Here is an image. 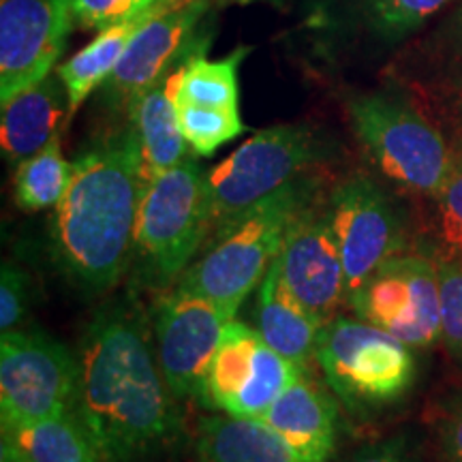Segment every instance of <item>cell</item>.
Here are the masks:
<instances>
[{"instance_id":"31","label":"cell","mask_w":462,"mask_h":462,"mask_svg":"<svg viewBox=\"0 0 462 462\" xmlns=\"http://www.w3.org/2000/svg\"><path fill=\"white\" fill-rule=\"evenodd\" d=\"M345 462H420L407 437L398 435L357 449Z\"/></svg>"},{"instance_id":"3","label":"cell","mask_w":462,"mask_h":462,"mask_svg":"<svg viewBox=\"0 0 462 462\" xmlns=\"http://www.w3.org/2000/svg\"><path fill=\"white\" fill-rule=\"evenodd\" d=\"M313 187L300 178L210 231L201 255L176 287L204 296L236 317L281 255L289 225L310 201Z\"/></svg>"},{"instance_id":"5","label":"cell","mask_w":462,"mask_h":462,"mask_svg":"<svg viewBox=\"0 0 462 462\" xmlns=\"http://www.w3.org/2000/svg\"><path fill=\"white\" fill-rule=\"evenodd\" d=\"M351 126L379 171L411 193L435 198L452 165L443 133L402 95L390 90L346 101Z\"/></svg>"},{"instance_id":"4","label":"cell","mask_w":462,"mask_h":462,"mask_svg":"<svg viewBox=\"0 0 462 462\" xmlns=\"http://www.w3.org/2000/svg\"><path fill=\"white\" fill-rule=\"evenodd\" d=\"M210 231L208 171L187 157L143 187L133 255L148 282L167 287L193 263Z\"/></svg>"},{"instance_id":"9","label":"cell","mask_w":462,"mask_h":462,"mask_svg":"<svg viewBox=\"0 0 462 462\" xmlns=\"http://www.w3.org/2000/svg\"><path fill=\"white\" fill-rule=\"evenodd\" d=\"M346 302L357 319L411 349H426L441 338V282L437 262L424 255L388 257Z\"/></svg>"},{"instance_id":"29","label":"cell","mask_w":462,"mask_h":462,"mask_svg":"<svg viewBox=\"0 0 462 462\" xmlns=\"http://www.w3.org/2000/svg\"><path fill=\"white\" fill-rule=\"evenodd\" d=\"M165 0H73L75 22L82 28H103L131 20Z\"/></svg>"},{"instance_id":"20","label":"cell","mask_w":462,"mask_h":462,"mask_svg":"<svg viewBox=\"0 0 462 462\" xmlns=\"http://www.w3.org/2000/svg\"><path fill=\"white\" fill-rule=\"evenodd\" d=\"M199 462H300L263 420L212 415L199 424Z\"/></svg>"},{"instance_id":"17","label":"cell","mask_w":462,"mask_h":462,"mask_svg":"<svg viewBox=\"0 0 462 462\" xmlns=\"http://www.w3.org/2000/svg\"><path fill=\"white\" fill-rule=\"evenodd\" d=\"M255 330L276 354L302 371H309L310 362L317 360L323 323L289 291L279 257L257 287Z\"/></svg>"},{"instance_id":"1","label":"cell","mask_w":462,"mask_h":462,"mask_svg":"<svg viewBox=\"0 0 462 462\" xmlns=\"http://www.w3.org/2000/svg\"><path fill=\"white\" fill-rule=\"evenodd\" d=\"M173 398L135 310H99L79 345L73 411L107 462L142 458L178 439Z\"/></svg>"},{"instance_id":"32","label":"cell","mask_w":462,"mask_h":462,"mask_svg":"<svg viewBox=\"0 0 462 462\" xmlns=\"http://www.w3.org/2000/svg\"><path fill=\"white\" fill-rule=\"evenodd\" d=\"M441 449L448 462H462V396L452 401L439 426Z\"/></svg>"},{"instance_id":"15","label":"cell","mask_w":462,"mask_h":462,"mask_svg":"<svg viewBox=\"0 0 462 462\" xmlns=\"http://www.w3.org/2000/svg\"><path fill=\"white\" fill-rule=\"evenodd\" d=\"M281 273L289 291L319 319H334L346 300L345 263L326 208L310 206L298 212L289 225L279 255Z\"/></svg>"},{"instance_id":"10","label":"cell","mask_w":462,"mask_h":462,"mask_svg":"<svg viewBox=\"0 0 462 462\" xmlns=\"http://www.w3.org/2000/svg\"><path fill=\"white\" fill-rule=\"evenodd\" d=\"M78 357L43 332L14 330L0 338L3 424L37 421L73 411Z\"/></svg>"},{"instance_id":"6","label":"cell","mask_w":462,"mask_h":462,"mask_svg":"<svg viewBox=\"0 0 462 462\" xmlns=\"http://www.w3.org/2000/svg\"><path fill=\"white\" fill-rule=\"evenodd\" d=\"M317 362L349 413L390 407L407 396L415 379L411 346L349 317H334L323 326Z\"/></svg>"},{"instance_id":"34","label":"cell","mask_w":462,"mask_h":462,"mask_svg":"<svg viewBox=\"0 0 462 462\" xmlns=\"http://www.w3.org/2000/svg\"><path fill=\"white\" fill-rule=\"evenodd\" d=\"M448 116L454 129V142L462 143V88H449Z\"/></svg>"},{"instance_id":"2","label":"cell","mask_w":462,"mask_h":462,"mask_svg":"<svg viewBox=\"0 0 462 462\" xmlns=\"http://www.w3.org/2000/svg\"><path fill=\"white\" fill-rule=\"evenodd\" d=\"M143 184L131 125L73 161L71 182L54 208L51 242L58 263L78 287L106 291L125 274Z\"/></svg>"},{"instance_id":"24","label":"cell","mask_w":462,"mask_h":462,"mask_svg":"<svg viewBox=\"0 0 462 462\" xmlns=\"http://www.w3.org/2000/svg\"><path fill=\"white\" fill-rule=\"evenodd\" d=\"M73 163L62 157L60 131H58L48 146L17 165L14 178L17 206L26 212L56 208L67 193Z\"/></svg>"},{"instance_id":"25","label":"cell","mask_w":462,"mask_h":462,"mask_svg":"<svg viewBox=\"0 0 462 462\" xmlns=\"http://www.w3.org/2000/svg\"><path fill=\"white\" fill-rule=\"evenodd\" d=\"M432 199L430 238L437 262L462 265V143H452V165Z\"/></svg>"},{"instance_id":"33","label":"cell","mask_w":462,"mask_h":462,"mask_svg":"<svg viewBox=\"0 0 462 462\" xmlns=\"http://www.w3.org/2000/svg\"><path fill=\"white\" fill-rule=\"evenodd\" d=\"M448 88H462V7L456 11L446 39Z\"/></svg>"},{"instance_id":"13","label":"cell","mask_w":462,"mask_h":462,"mask_svg":"<svg viewBox=\"0 0 462 462\" xmlns=\"http://www.w3.org/2000/svg\"><path fill=\"white\" fill-rule=\"evenodd\" d=\"M234 315L204 296L176 287L154 309V338L163 377L176 398H199L212 356Z\"/></svg>"},{"instance_id":"7","label":"cell","mask_w":462,"mask_h":462,"mask_svg":"<svg viewBox=\"0 0 462 462\" xmlns=\"http://www.w3.org/2000/svg\"><path fill=\"white\" fill-rule=\"evenodd\" d=\"M321 157L323 142L313 126L279 125L255 133L208 171L212 229L300 180Z\"/></svg>"},{"instance_id":"22","label":"cell","mask_w":462,"mask_h":462,"mask_svg":"<svg viewBox=\"0 0 462 462\" xmlns=\"http://www.w3.org/2000/svg\"><path fill=\"white\" fill-rule=\"evenodd\" d=\"M157 7L137 17H131V20L103 28L95 42L86 45L82 51L69 58L65 65L56 69L58 78L62 79L67 88L69 116L78 112V107L88 99L92 92L101 88L103 82L114 73V69L118 67L126 48H129L133 34L140 31V26L157 11Z\"/></svg>"},{"instance_id":"23","label":"cell","mask_w":462,"mask_h":462,"mask_svg":"<svg viewBox=\"0 0 462 462\" xmlns=\"http://www.w3.org/2000/svg\"><path fill=\"white\" fill-rule=\"evenodd\" d=\"M251 48L234 50L221 60L193 56L178 73L173 101L212 109H238V69Z\"/></svg>"},{"instance_id":"8","label":"cell","mask_w":462,"mask_h":462,"mask_svg":"<svg viewBox=\"0 0 462 462\" xmlns=\"http://www.w3.org/2000/svg\"><path fill=\"white\" fill-rule=\"evenodd\" d=\"M210 0H165L133 34L123 60L103 82V103L126 109L133 101L161 82L167 73L193 56L206 54L212 34L204 28Z\"/></svg>"},{"instance_id":"19","label":"cell","mask_w":462,"mask_h":462,"mask_svg":"<svg viewBox=\"0 0 462 462\" xmlns=\"http://www.w3.org/2000/svg\"><path fill=\"white\" fill-rule=\"evenodd\" d=\"M187 62L167 73L152 88L142 92L129 107L131 129L140 146L143 182L152 180L154 176L187 159L189 143L178 125L176 103H173V86Z\"/></svg>"},{"instance_id":"12","label":"cell","mask_w":462,"mask_h":462,"mask_svg":"<svg viewBox=\"0 0 462 462\" xmlns=\"http://www.w3.org/2000/svg\"><path fill=\"white\" fill-rule=\"evenodd\" d=\"M326 212L343 255L349 298L379 263L402 251V218L385 190L364 173H351L332 189Z\"/></svg>"},{"instance_id":"21","label":"cell","mask_w":462,"mask_h":462,"mask_svg":"<svg viewBox=\"0 0 462 462\" xmlns=\"http://www.w3.org/2000/svg\"><path fill=\"white\" fill-rule=\"evenodd\" d=\"M3 441L26 462H107L75 411L48 420L3 424Z\"/></svg>"},{"instance_id":"18","label":"cell","mask_w":462,"mask_h":462,"mask_svg":"<svg viewBox=\"0 0 462 462\" xmlns=\"http://www.w3.org/2000/svg\"><path fill=\"white\" fill-rule=\"evenodd\" d=\"M69 106L67 88L56 75H48L39 84L22 90L14 99L3 103L0 118V148L11 165H20L39 150L48 146L60 131V120Z\"/></svg>"},{"instance_id":"30","label":"cell","mask_w":462,"mask_h":462,"mask_svg":"<svg viewBox=\"0 0 462 462\" xmlns=\"http://www.w3.org/2000/svg\"><path fill=\"white\" fill-rule=\"evenodd\" d=\"M28 306V276L20 265L5 262L0 270V330H20Z\"/></svg>"},{"instance_id":"35","label":"cell","mask_w":462,"mask_h":462,"mask_svg":"<svg viewBox=\"0 0 462 462\" xmlns=\"http://www.w3.org/2000/svg\"><path fill=\"white\" fill-rule=\"evenodd\" d=\"M0 462H26L7 441L0 443Z\"/></svg>"},{"instance_id":"26","label":"cell","mask_w":462,"mask_h":462,"mask_svg":"<svg viewBox=\"0 0 462 462\" xmlns=\"http://www.w3.org/2000/svg\"><path fill=\"white\" fill-rule=\"evenodd\" d=\"M176 114L184 140L198 157H212L223 143L236 140L246 131L238 109H212L176 103Z\"/></svg>"},{"instance_id":"14","label":"cell","mask_w":462,"mask_h":462,"mask_svg":"<svg viewBox=\"0 0 462 462\" xmlns=\"http://www.w3.org/2000/svg\"><path fill=\"white\" fill-rule=\"evenodd\" d=\"M73 22V0H0V101L48 78Z\"/></svg>"},{"instance_id":"36","label":"cell","mask_w":462,"mask_h":462,"mask_svg":"<svg viewBox=\"0 0 462 462\" xmlns=\"http://www.w3.org/2000/svg\"><path fill=\"white\" fill-rule=\"evenodd\" d=\"M221 5H251L257 3V0H218Z\"/></svg>"},{"instance_id":"16","label":"cell","mask_w":462,"mask_h":462,"mask_svg":"<svg viewBox=\"0 0 462 462\" xmlns=\"http://www.w3.org/2000/svg\"><path fill=\"white\" fill-rule=\"evenodd\" d=\"M262 420L279 432L300 462H328L337 448V404L306 377V371L276 398Z\"/></svg>"},{"instance_id":"28","label":"cell","mask_w":462,"mask_h":462,"mask_svg":"<svg viewBox=\"0 0 462 462\" xmlns=\"http://www.w3.org/2000/svg\"><path fill=\"white\" fill-rule=\"evenodd\" d=\"M441 282V340L462 368V265L437 262Z\"/></svg>"},{"instance_id":"11","label":"cell","mask_w":462,"mask_h":462,"mask_svg":"<svg viewBox=\"0 0 462 462\" xmlns=\"http://www.w3.org/2000/svg\"><path fill=\"white\" fill-rule=\"evenodd\" d=\"M300 373L255 328L234 319L208 364L199 401L221 413L262 420Z\"/></svg>"},{"instance_id":"27","label":"cell","mask_w":462,"mask_h":462,"mask_svg":"<svg viewBox=\"0 0 462 462\" xmlns=\"http://www.w3.org/2000/svg\"><path fill=\"white\" fill-rule=\"evenodd\" d=\"M449 0H364L368 24L385 42H398L441 11Z\"/></svg>"}]
</instances>
